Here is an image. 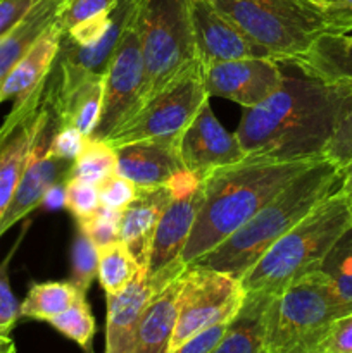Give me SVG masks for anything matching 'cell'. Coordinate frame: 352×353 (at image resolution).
<instances>
[{
	"instance_id": "6da1fadb",
	"label": "cell",
	"mask_w": 352,
	"mask_h": 353,
	"mask_svg": "<svg viewBox=\"0 0 352 353\" xmlns=\"http://www.w3.org/2000/svg\"><path fill=\"white\" fill-rule=\"evenodd\" d=\"M283 78L282 86L257 107L244 109L237 134L247 157L302 161L324 157L338 123L352 109V83L306 74Z\"/></svg>"
},
{
	"instance_id": "7a4b0ae2",
	"label": "cell",
	"mask_w": 352,
	"mask_h": 353,
	"mask_svg": "<svg viewBox=\"0 0 352 353\" xmlns=\"http://www.w3.org/2000/svg\"><path fill=\"white\" fill-rule=\"evenodd\" d=\"M320 159L271 161L245 157L207 174L200 181L202 202L182 255L185 268L244 226L283 186Z\"/></svg>"
},
{
	"instance_id": "3957f363",
	"label": "cell",
	"mask_w": 352,
	"mask_h": 353,
	"mask_svg": "<svg viewBox=\"0 0 352 353\" xmlns=\"http://www.w3.org/2000/svg\"><path fill=\"white\" fill-rule=\"evenodd\" d=\"M344 169L321 157L283 186L244 226L188 268L223 272L240 281L266 250L324 199L342 188Z\"/></svg>"
},
{
	"instance_id": "277c9868",
	"label": "cell",
	"mask_w": 352,
	"mask_h": 353,
	"mask_svg": "<svg viewBox=\"0 0 352 353\" xmlns=\"http://www.w3.org/2000/svg\"><path fill=\"white\" fill-rule=\"evenodd\" d=\"M352 230V193L337 190L276 240L240 279L245 293L275 296L297 279L320 271Z\"/></svg>"
},
{
	"instance_id": "5b68a950",
	"label": "cell",
	"mask_w": 352,
	"mask_h": 353,
	"mask_svg": "<svg viewBox=\"0 0 352 353\" xmlns=\"http://www.w3.org/2000/svg\"><path fill=\"white\" fill-rule=\"evenodd\" d=\"M349 316L323 271L271 296L264 317V353H320L333 323Z\"/></svg>"
},
{
	"instance_id": "8992f818",
	"label": "cell",
	"mask_w": 352,
	"mask_h": 353,
	"mask_svg": "<svg viewBox=\"0 0 352 353\" xmlns=\"http://www.w3.org/2000/svg\"><path fill=\"white\" fill-rule=\"evenodd\" d=\"M268 57L282 64L306 54L330 33L326 16L309 0H207Z\"/></svg>"
},
{
	"instance_id": "52a82bcc",
	"label": "cell",
	"mask_w": 352,
	"mask_h": 353,
	"mask_svg": "<svg viewBox=\"0 0 352 353\" xmlns=\"http://www.w3.org/2000/svg\"><path fill=\"white\" fill-rule=\"evenodd\" d=\"M133 23L144 57L145 103L197 59L190 2L137 0Z\"/></svg>"
},
{
	"instance_id": "ba28073f",
	"label": "cell",
	"mask_w": 352,
	"mask_h": 353,
	"mask_svg": "<svg viewBox=\"0 0 352 353\" xmlns=\"http://www.w3.org/2000/svg\"><path fill=\"white\" fill-rule=\"evenodd\" d=\"M206 100L209 95L204 88L202 64L195 59L117 128L107 143L119 147L140 140L179 138Z\"/></svg>"
},
{
	"instance_id": "9c48e42d",
	"label": "cell",
	"mask_w": 352,
	"mask_h": 353,
	"mask_svg": "<svg viewBox=\"0 0 352 353\" xmlns=\"http://www.w3.org/2000/svg\"><path fill=\"white\" fill-rule=\"evenodd\" d=\"M244 299L245 292L238 279L223 272L186 268L179 293L178 321L169 350L207 327L233 319Z\"/></svg>"
},
{
	"instance_id": "30bf717a",
	"label": "cell",
	"mask_w": 352,
	"mask_h": 353,
	"mask_svg": "<svg viewBox=\"0 0 352 353\" xmlns=\"http://www.w3.org/2000/svg\"><path fill=\"white\" fill-rule=\"evenodd\" d=\"M59 128H61V121L47 92L43 116H41V124L37 140H35L31 159L6 212L0 217V236L9 231L14 224L19 223L23 217H26L31 210L41 205L48 190L61 183H68L75 161L57 157L50 152V143Z\"/></svg>"
},
{
	"instance_id": "8fae6325",
	"label": "cell",
	"mask_w": 352,
	"mask_h": 353,
	"mask_svg": "<svg viewBox=\"0 0 352 353\" xmlns=\"http://www.w3.org/2000/svg\"><path fill=\"white\" fill-rule=\"evenodd\" d=\"M145 71L133 19L124 30L116 55L104 76L102 112L90 140L107 141L144 103Z\"/></svg>"
},
{
	"instance_id": "7c38bea8",
	"label": "cell",
	"mask_w": 352,
	"mask_h": 353,
	"mask_svg": "<svg viewBox=\"0 0 352 353\" xmlns=\"http://www.w3.org/2000/svg\"><path fill=\"white\" fill-rule=\"evenodd\" d=\"M47 78L26 99L14 102L12 110L0 128V217L31 159L43 116Z\"/></svg>"
},
{
	"instance_id": "4fadbf2b",
	"label": "cell",
	"mask_w": 352,
	"mask_h": 353,
	"mask_svg": "<svg viewBox=\"0 0 352 353\" xmlns=\"http://www.w3.org/2000/svg\"><path fill=\"white\" fill-rule=\"evenodd\" d=\"M200 202H202V188L199 185L173 196L169 205L162 212L155 228L148 264L145 269L154 292L164 288L168 283L185 272L186 268L182 262V255L188 241L190 231L195 224Z\"/></svg>"
},
{
	"instance_id": "5bb4252c",
	"label": "cell",
	"mask_w": 352,
	"mask_h": 353,
	"mask_svg": "<svg viewBox=\"0 0 352 353\" xmlns=\"http://www.w3.org/2000/svg\"><path fill=\"white\" fill-rule=\"evenodd\" d=\"M273 57H247L202 65L204 88L209 97L231 100L252 109L268 100L282 86L285 72Z\"/></svg>"
},
{
	"instance_id": "9a60e30c",
	"label": "cell",
	"mask_w": 352,
	"mask_h": 353,
	"mask_svg": "<svg viewBox=\"0 0 352 353\" xmlns=\"http://www.w3.org/2000/svg\"><path fill=\"white\" fill-rule=\"evenodd\" d=\"M179 157L185 171L202 181L216 169L244 161L247 154L237 134L217 121L206 100L179 134Z\"/></svg>"
},
{
	"instance_id": "2e32d148",
	"label": "cell",
	"mask_w": 352,
	"mask_h": 353,
	"mask_svg": "<svg viewBox=\"0 0 352 353\" xmlns=\"http://www.w3.org/2000/svg\"><path fill=\"white\" fill-rule=\"evenodd\" d=\"M188 2L197 59L204 68L217 62L237 61V59L268 57L238 28L221 16L207 0H188Z\"/></svg>"
},
{
	"instance_id": "e0dca14e",
	"label": "cell",
	"mask_w": 352,
	"mask_h": 353,
	"mask_svg": "<svg viewBox=\"0 0 352 353\" xmlns=\"http://www.w3.org/2000/svg\"><path fill=\"white\" fill-rule=\"evenodd\" d=\"M116 148V174L138 188L166 186L185 171L179 157V138L140 140Z\"/></svg>"
},
{
	"instance_id": "ac0fdd59",
	"label": "cell",
	"mask_w": 352,
	"mask_h": 353,
	"mask_svg": "<svg viewBox=\"0 0 352 353\" xmlns=\"http://www.w3.org/2000/svg\"><path fill=\"white\" fill-rule=\"evenodd\" d=\"M173 196V190L168 185L138 188L137 199L121 210L119 240L126 245L141 269H147L155 228Z\"/></svg>"
},
{
	"instance_id": "d6986e66",
	"label": "cell",
	"mask_w": 352,
	"mask_h": 353,
	"mask_svg": "<svg viewBox=\"0 0 352 353\" xmlns=\"http://www.w3.org/2000/svg\"><path fill=\"white\" fill-rule=\"evenodd\" d=\"M152 293L154 290L148 283L147 271L140 268L126 288L106 295V353L133 352L135 333Z\"/></svg>"
},
{
	"instance_id": "ffe728a7",
	"label": "cell",
	"mask_w": 352,
	"mask_h": 353,
	"mask_svg": "<svg viewBox=\"0 0 352 353\" xmlns=\"http://www.w3.org/2000/svg\"><path fill=\"white\" fill-rule=\"evenodd\" d=\"M183 274L152 293L135 333L131 353H168L178 321Z\"/></svg>"
},
{
	"instance_id": "44dd1931",
	"label": "cell",
	"mask_w": 352,
	"mask_h": 353,
	"mask_svg": "<svg viewBox=\"0 0 352 353\" xmlns=\"http://www.w3.org/2000/svg\"><path fill=\"white\" fill-rule=\"evenodd\" d=\"M64 30L59 21H55L33 47L19 59L16 65L7 72L3 81L0 83V103L7 100H23L43 81L50 72L57 52L61 48Z\"/></svg>"
},
{
	"instance_id": "7402d4cb",
	"label": "cell",
	"mask_w": 352,
	"mask_h": 353,
	"mask_svg": "<svg viewBox=\"0 0 352 353\" xmlns=\"http://www.w3.org/2000/svg\"><path fill=\"white\" fill-rule=\"evenodd\" d=\"M286 64L326 81L352 83V34H321L306 54Z\"/></svg>"
},
{
	"instance_id": "603a6c76",
	"label": "cell",
	"mask_w": 352,
	"mask_h": 353,
	"mask_svg": "<svg viewBox=\"0 0 352 353\" xmlns=\"http://www.w3.org/2000/svg\"><path fill=\"white\" fill-rule=\"evenodd\" d=\"M271 296L245 293L244 303L209 353H264V317Z\"/></svg>"
},
{
	"instance_id": "cb8c5ba5",
	"label": "cell",
	"mask_w": 352,
	"mask_h": 353,
	"mask_svg": "<svg viewBox=\"0 0 352 353\" xmlns=\"http://www.w3.org/2000/svg\"><path fill=\"white\" fill-rule=\"evenodd\" d=\"M62 0H38L3 38H0V83L35 41L57 21Z\"/></svg>"
},
{
	"instance_id": "d4e9b609",
	"label": "cell",
	"mask_w": 352,
	"mask_h": 353,
	"mask_svg": "<svg viewBox=\"0 0 352 353\" xmlns=\"http://www.w3.org/2000/svg\"><path fill=\"white\" fill-rule=\"evenodd\" d=\"M81 290L72 281H47L35 283L28 292L26 299L21 303V317H30L38 321H50L55 316L68 310L78 299Z\"/></svg>"
},
{
	"instance_id": "484cf974",
	"label": "cell",
	"mask_w": 352,
	"mask_h": 353,
	"mask_svg": "<svg viewBox=\"0 0 352 353\" xmlns=\"http://www.w3.org/2000/svg\"><path fill=\"white\" fill-rule=\"evenodd\" d=\"M138 271H140V265L137 264L133 255L121 240L99 248L97 276L106 295L119 293L121 290L126 288Z\"/></svg>"
},
{
	"instance_id": "4316f807",
	"label": "cell",
	"mask_w": 352,
	"mask_h": 353,
	"mask_svg": "<svg viewBox=\"0 0 352 353\" xmlns=\"http://www.w3.org/2000/svg\"><path fill=\"white\" fill-rule=\"evenodd\" d=\"M113 174H116V148L107 141L88 138L85 148L72 164L69 179L100 186Z\"/></svg>"
},
{
	"instance_id": "83f0119b",
	"label": "cell",
	"mask_w": 352,
	"mask_h": 353,
	"mask_svg": "<svg viewBox=\"0 0 352 353\" xmlns=\"http://www.w3.org/2000/svg\"><path fill=\"white\" fill-rule=\"evenodd\" d=\"M321 271L330 278L342 305L352 314V230H349L331 248Z\"/></svg>"
},
{
	"instance_id": "f1b7e54d",
	"label": "cell",
	"mask_w": 352,
	"mask_h": 353,
	"mask_svg": "<svg viewBox=\"0 0 352 353\" xmlns=\"http://www.w3.org/2000/svg\"><path fill=\"white\" fill-rule=\"evenodd\" d=\"M48 324L66 338L78 343L85 352L92 347V340L95 336V319L86 302V293H81L68 310L48 321Z\"/></svg>"
},
{
	"instance_id": "f546056e",
	"label": "cell",
	"mask_w": 352,
	"mask_h": 353,
	"mask_svg": "<svg viewBox=\"0 0 352 353\" xmlns=\"http://www.w3.org/2000/svg\"><path fill=\"white\" fill-rule=\"evenodd\" d=\"M71 264L72 276L71 281L78 286L81 292H88L92 286L93 278L99 271V248L88 238V234L78 226L75 241H72L71 250Z\"/></svg>"
},
{
	"instance_id": "4dcf8cb0",
	"label": "cell",
	"mask_w": 352,
	"mask_h": 353,
	"mask_svg": "<svg viewBox=\"0 0 352 353\" xmlns=\"http://www.w3.org/2000/svg\"><path fill=\"white\" fill-rule=\"evenodd\" d=\"M78 223L79 228L88 234L90 240L97 245V248L119 241L121 210L107 209V207L100 205L92 216L78 221Z\"/></svg>"
},
{
	"instance_id": "1f68e13d",
	"label": "cell",
	"mask_w": 352,
	"mask_h": 353,
	"mask_svg": "<svg viewBox=\"0 0 352 353\" xmlns=\"http://www.w3.org/2000/svg\"><path fill=\"white\" fill-rule=\"evenodd\" d=\"M117 2L119 0H62L57 21L66 33L83 21L113 12Z\"/></svg>"
},
{
	"instance_id": "d6a6232c",
	"label": "cell",
	"mask_w": 352,
	"mask_h": 353,
	"mask_svg": "<svg viewBox=\"0 0 352 353\" xmlns=\"http://www.w3.org/2000/svg\"><path fill=\"white\" fill-rule=\"evenodd\" d=\"M66 207L72 212L78 221L92 216L100 207V190L99 186L90 183L68 179L66 183Z\"/></svg>"
},
{
	"instance_id": "836d02e7",
	"label": "cell",
	"mask_w": 352,
	"mask_h": 353,
	"mask_svg": "<svg viewBox=\"0 0 352 353\" xmlns=\"http://www.w3.org/2000/svg\"><path fill=\"white\" fill-rule=\"evenodd\" d=\"M100 205L114 210H124L137 199L138 186L119 174H113L99 186Z\"/></svg>"
},
{
	"instance_id": "e575fe53",
	"label": "cell",
	"mask_w": 352,
	"mask_h": 353,
	"mask_svg": "<svg viewBox=\"0 0 352 353\" xmlns=\"http://www.w3.org/2000/svg\"><path fill=\"white\" fill-rule=\"evenodd\" d=\"M324 157L331 159L342 169L352 162V109L338 123L330 143L324 148Z\"/></svg>"
},
{
	"instance_id": "d590c367",
	"label": "cell",
	"mask_w": 352,
	"mask_h": 353,
	"mask_svg": "<svg viewBox=\"0 0 352 353\" xmlns=\"http://www.w3.org/2000/svg\"><path fill=\"white\" fill-rule=\"evenodd\" d=\"M110 14H100V16L92 17V19H86L83 23L76 24L71 30L66 31V38L69 41H72L75 45L79 47H88L93 45L95 41H99L100 38L106 34V31L110 26Z\"/></svg>"
},
{
	"instance_id": "8d00e7d4",
	"label": "cell",
	"mask_w": 352,
	"mask_h": 353,
	"mask_svg": "<svg viewBox=\"0 0 352 353\" xmlns=\"http://www.w3.org/2000/svg\"><path fill=\"white\" fill-rule=\"evenodd\" d=\"M7 264L0 265V334L7 336L14 327L16 321L19 319V303L14 296L9 285V276H7Z\"/></svg>"
},
{
	"instance_id": "74e56055",
	"label": "cell",
	"mask_w": 352,
	"mask_h": 353,
	"mask_svg": "<svg viewBox=\"0 0 352 353\" xmlns=\"http://www.w3.org/2000/svg\"><path fill=\"white\" fill-rule=\"evenodd\" d=\"M88 138L83 133H79L76 128L72 126H62L59 128L55 133L54 140L50 143V152L57 157L69 159V161H76L81 150L85 148Z\"/></svg>"
},
{
	"instance_id": "f35d334b",
	"label": "cell",
	"mask_w": 352,
	"mask_h": 353,
	"mask_svg": "<svg viewBox=\"0 0 352 353\" xmlns=\"http://www.w3.org/2000/svg\"><path fill=\"white\" fill-rule=\"evenodd\" d=\"M320 353H352V314L335 321L321 343Z\"/></svg>"
},
{
	"instance_id": "ab89813d",
	"label": "cell",
	"mask_w": 352,
	"mask_h": 353,
	"mask_svg": "<svg viewBox=\"0 0 352 353\" xmlns=\"http://www.w3.org/2000/svg\"><path fill=\"white\" fill-rule=\"evenodd\" d=\"M230 323V321H228ZM228 323L216 324V326H211L207 330L200 331L195 336H192L190 340H186L185 343H182L179 347L173 348L168 353H209L214 347L217 345V341L221 340V336L226 331Z\"/></svg>"
},
{
	"instance_id": "60d3db41",
	"label": "cell",
	"mask_w": 352,
	"mask_h": 353,
	"mask_svg": "<svg viewBox=\"0 0 352 353\" xmlns=\"http://www.w3.org/2000/svg\"><path fill=\"white\" fill-rule=\"evenodd\" d=\"M37 2L38 0H0V38L17 26Z\"/></svg>"
},
{
	"instance_id": "b9f144b4",
	"label": "cell",
	"mask_w": 352,
	"mask_h": 353,
	"mask_svg": "<svg viewBox=\"0 0 352 353\" xmlns=\"http://www.w3.org/2000/svg\"><path fill=\"white\" fill-rule=\"evenodd\" d=\"M320 7L330 24V33H337L345 17L352 16V0H309Z\"/></svg>"
},
{
	"instance_id": "7bdbcfd3",
	"label": "cell",
	"mask_w": 352,
	"mask_h": 353,
	"mask_svg": "<svg viewBox=\"0 0 352 353\" xmlns=\"http://www.w3.org/2000/svg\"><path fill=\"white\" fill-rule=\"evenodd\" d=\"M41 205L48 207V209H59V207L66 205V183L55 185L54 188L48 190L47 195L43 196Z\"/></svg>"
},
{
	"instance_id": "ee69618b",
	"label": "cell",
	"mask_w": 352,
	"mask_h": 353,
	"mask_svg": "<svg viewBox=\"0 0 352 353\" xmlns=\"http://www.w3.org/2000/svg\"><path fill=\"white\" fill-rule=\"evenodd\" d=\"M342 190L347 193H352V162L344 169V183H342Z\"/></svg>"
},
{
	"instance_id": "f6af8a7d",
	"label": "cell",
	"mask_w": 352,
	"mask_h": 353,
	"mask_svg": "<svg viewBox=\"0 0 352 353\" xmlns=\"http://www.w3.org/2000/svg\"><path fill=\"white\" fill-rule=\"evenodd\" d=\"M0 353H16V345L9 336H0Z\"/></svg>"
},
{
	"instance_id": "bcb514c9",
	"label": "cell",
	"mask_w": 352,
	"mask_h": 353,
	"mask_svg": "<svg viewBox=\"0 0 352 353\" xmlns=\"http://www.w3.org/2000/svg\"><path fill=\"white\" fill-rule=\"evenodd\" d=\"M337 33H352V16L345 17V19L342 21L340 26H338Z\"/></svg>"
},
{
	"instance_id": "7dc6e473",
	"label": "cell",
	"mask_w": 352,
	"mask_h": 353,
	"mask_svg": "<svg viewBox=\"0 0 352 353\" xmlns=\"http://www.w3.org/2000/svg\"><path fill=\"white\" fill-rule=\"evenodd\" d=\"M0 336H2V334H0Z\"/></svg>"
}]
</instances>
